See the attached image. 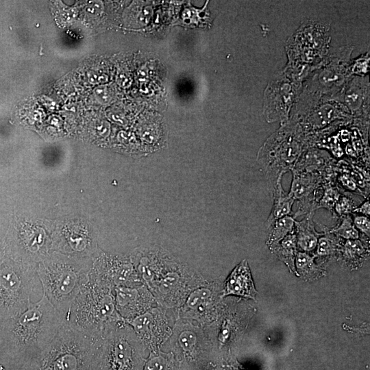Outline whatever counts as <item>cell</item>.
Returning <instances> with one entry per match:
<instances>
[{
    "label": "cell",
    "mask_w": 370,
    "mask_h": 370,
    "mask_svg": "<svg viewBox=\"0 0 370 370\" xmlns=\"http://www.w3.org/2000/svg\"><path fill=\"white\" fill-rule=\"evenodd\" d=\"M63 323V320L43 292L38 302H30L26 308L18 313L12 334L16 345L27 357V362L47 347Z\"/></svg>",
    "instance_id": "obj_1"
},
{
    "label": "cell",
    "mask_w": 370,
    "mask_h": 370,
    "mask_svg": "<svg viewBox=\"0 0 370 370\" xmlns=\"http://www.w3.org/2000/svg\"><path fill=\"white\" fill-rule=\"evenodd\" d=\"M94 341L64 323L47 347L27 362V370H90Z\"/></svg>",
    "instance_id": "obj_2"
},
{
    "label": "cell",
    "mask_w": 370,
    "mask_h": 370,
    "mask_svg": "<svg viewBox=\"0 0 370 370\" xmlns=\"http://www.w3.org/2000/svg\"><path fill=\"white\" fill-rule=\"evenodd\" d=\"M115 316L110 291L89 275L72 304L66 323L91 338H99L106 334L107 324L116 319Z\"/></svg>",
    "instance_id": "obj_3"
},
{
    "label": "cell",
    "mask_w": 370,
    "mask_h": 370,
    "mask_svg": "<svg viewBox=\"0 0 370 370\" xmlns=\"http://www.w3.org/2000/svg\"><path fill=\"white\" fill-rule=\"evenodd\" d=\"M38 275L42 292L66 323L72 304L89 274L74 264L53 262L40 266Z\"/></svg>",
    "instance_id": "obj_4"
},
{
    "label": "cell",
    "mask_w": 370,
    "mask_h": 370,
    "mask_svg": "<svg viewBox=\"0 0 370 370\" xmlns=\"http://www.w3.org/2000/svg\"><path fill=\"white\" fill-rule=\"evenodd\" d=\"M256 293L249 265L244 260L234 268L225 281L223 295H234L255 299Z\"/></svg>",
    "instance_id": "obj_5"
},
{
    "label": "cell",
    "mask_w": 370,
    "mask_h": 370,
    "mask_svg": "<svg viewBox=\"0 0 370 370\" xmlns=\"http://www.w3.org/2000/svg\"><path fill=\"white\" fill-rule=\"evenodd\" d=\"M314 211L308 212L299 221L295 220L297 247L304 252H310L316 249L318 239L321 234L315 230L312 217Z\"/></svg>",
    "instance_id": "obj_6"
},
{
    "label": "cell",
    "mask_w": 370,
    "mask_h": 370,
    "mask_svg": "<svg viewBox=\"0 0 370 370\" xmlns=\"http://www.w3.org/2000/svg\"><path fill=\"white\" fill-rule=\"evenodd\" d=\"M281 179H279L273 186V204L268 217L267 224L269 227L276 220L290 215L295 199L284 191Z\"/></svg>",
    "instance_id": "obj_7"
},
{
    "label": "cell",
    "mask_w": 370,
    "mask_h": 370,
    "mask_svg": "<svg viewBox=\"0 0 370 370\" xmlns=\"http://www.w3.org/2000/svg\"><path fill=\"white\" fill-rule=\"evenodd\" d=\"M317 184V175L293 171V179L288 194L295 200L299 199L301 201H304L314 190Z\"/></svg>",
    "instance_id": "obj_8"
},
{
    "label": "cell",
    "mask_w": 370,
    "mask_h": 370,
    "mask_svg": "<svg viewBox=\"0 0 370 370\" xmlns=\"http://www.w3.org/2000/svg\"><path fill=\"white\" fill-rule=\"evenodd\" d=\"M269 248L292 272H296L295 260L297 251L295 231L287 235L278 243L270 246Z\"/></svg>",
    "instance_id": "obj_9"
},
{
    "label": "cell",
    "mask_w": 370,
    "mask_h": 370,
    "mask_svg": "<svg viewBox=\"0 0 370 370\" xmlns=\"http://www.w3.org/2000/svg\"><path fill=\"white\" fill-rule=\"evenodd\" d=\"M269 228L270 233L267 243L270 247L295 232V219L291 215L285 216L274 221Z\"/></svg>",
    "instance_id": "obj_10"
},
{
    "label": "cell",
    "mask_w": 370,
    "mask_h": 370,
    "mask_svg": "<svg viewBox=\"0 0 370 370\" xmlns=\"http://www.w3.org/2000/svg\"><path fill=\"white\" fill-rule=\"evenodd\" d=\"M295 267L297 274L306 278L318 276L321 273V267L314 262V257L304 251L297 252Z\"/></svg>",
    "instance_id": "obj_11"
},
{
    "label": "cell",
    "mask_w": 370,
    "mask_h": 370,
    "mask_svg": "<svg viewBox=\"0 0 370 370\" xmlns=\"http://www.w3.org/2000/svg\"><path fill=\"white\" fill-rule=\"evenodd\" d=\"M344 259L349 262H359L364 258L367 249L358 239L347 240L342 248Z\"/></svg>",
    "instance_id": "obj_12"
},
{
    "label": "cell",
    "mask_w": 370,
    "mask_h": 370,
    "mask_svg": "<svg viewBox=\"0 0 370 370\" xmlns=\"http://www.w3.org/2000/svg\"><path fill=\"white\" fill-rule=\"evenodd\" d=\"M329 232L346 240H356L360 236V232L355 227L349 214L343 217L341 223Z\"/></svg>",
    "instance_id": "obj_13"
},
{
    "label": "cell",
    "mask_w": 370,
    "mask_h": 370,
    "mask_svg": "<svg viewBox=\"0 0 370 370\" xmlns=\"http://www.w3.org/2000/svg\"><path fill=\"white\" fill-rule=\"evenodd\" d=\"M337 236L329 232L322 233L316 247L317 255L326 256L334 254L338 247Z\"/></svg>",
    "instance_id": "obj_14"
},
{
    "label": "cell",
    "mask_w": 370,
    "mask_h": 370,
    "mask_svg": "<svg viewBox=\"0 0 370 370\" xmlns=\"http://www.w3.org/2000/svg\"><path fill=\"white\" fill-rule=\"evenodd\" d=\"M340 196L339 192L335 188L332 186L326 187L323 191L322 197L316 206V209L324 208L332 211Z\"/></svg>",
    "instance_id": "obj_15"
},
{
    "label": "cell",
    "mask_w": 370,
    "mask_h": 370,
    "mask_svg": "<svg viewBox=\"0 0 370 370\" xmlns=\"http://www.w3.org/2000/svg\"><path fill=\"white\" fill-rule=\"evenodd\" d=\"M356 208L355 202L347 196H340L336 201L334 210L341 217L349 215Z\"/></svg>",
    "instance_id": "obj_16"
},
{
    "label": "cell",
    "mask_w": 370,
    "mask_h": 370,
    "mask_svg": "<svg viewBox=\"0 0 370 370\" xmlns=\"http://www.w3.org/2000/svg\"><path fill=\"white\" fill-rule=\"evenodd\" d=\"M210 295L208 289L201 288L194 291L188 297L187 304L190 308H195L205 300H207Z\"/></svg>",
    "instance_id": "obj_17"
},
{
    "label": "cell",
    "mask_w": 370,
    "mask_h": 370,
    "mask_svg": "<svg viewBox=\"0 0 370 370\" xmlns=\"http://www.w3.org/2000/svg\"><path fill=\"white\" fill-rule=\"evenodd\" d=\"M352 218L353 223L357 230L365 234L368 238L370 234V221L368 217L354 214Z\"/></svg>",
    "instance_id": "obj_18"
},
{
    "label": "cell",
    "mask_w": 370,
    "mask_h": 370,
    "mask_svg": "<svg viewBox=\"0 0 370 370\" xmlns=\"http://www.w3.org/2000/svg\"><path fill=\"white\" fill-rule=\"evenodd\" d=\"M160 132L156 125H147L143 132V138L145 143L155 145L160 138Z\"/></svg>",
    "instance_id": "obj_19"
},
{
    "label": "cell",
    "mask_w": 370,
    "mask_h": 370,
    "mask_svg": "<svg viewBox=\"0 0 370 370\" xmlns=\"http://www.w3.org/2000/svg\"><path fill=\"white\" fill-rule=\"evenodd\" d=\"M179 341L182 346L186 349H192L195 343L196 337L194 333L186 331L183 332L179 338Z\"/></svg>",
    "instance_id": "obj_20"
},
{
    "label": "cell",
    "mask_w": 370,
    "mask_h": 370,
    "mask_svg": "<svg viewBox=\"0 0 370 370\" xmlns=\"http://www.w3.org/2000/svg\"><path fill=\"white\" fill-rule=\"evenodd\" d=\"M369 208V201L367 199L362 204H360L358 208L356 207L353 211V212L369 217L370 214Z\"/></svg>",
    "instance_id": "obj_21"
},
{
    "label": "cell",
    "mask_w": 370,
    "mask_h": 370,
    "mask_svg": "<svg viewBox=\"0 0 370 370\" xmlns=\"http://www.w3.org/2000/svg\"><path fill=\"white\" fill-rule=\"evenodd\" d=\"M341 181L344 186L347 187L349 189L354 190L355 189V184L352 180H349V177H347L346 175H343L341 177Z\"/></svg>",
    "instance_id": "obj_22"
},
{
    "label": "cell",
    "mask_w": 370,
    "mask_h": 370,
    "mask_svg": "<svg viewBox=\"0 0 370 370\" xmlns=\"http://www.w3.org/2000/svg\"><path fill=\"white\" fill-rule=\"evenodd\" d=\"M229 330H228V325L225 323L223 325V328L221 331V338L220 340L225 341L228 336Z\"/></svg>",
    "instance_id": "obj_23"
}]
</instances>
